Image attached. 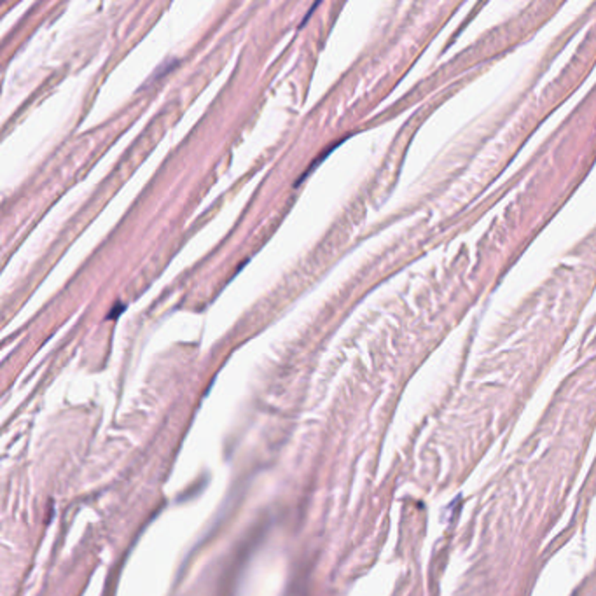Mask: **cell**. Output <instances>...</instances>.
<instances>
[{
  "mask_svg": "<svg viewBox=\"0 0 596 596\" xmlns=\"http://www.w3.org/2000/svg\"><path fill=\"white\" fill-rule=\"evenodd\" d=\"M125 310H126L125 304H118V306H116V310H112L111 313L107 315V321H111V318H112V321H114V318H118L119 315H121Z\"/></svg>",
  "mask_w": 596,
  "mask_h": 596,
  "instance_id": "6da1fadb",
  "label": "cell"
}]
</instances>
